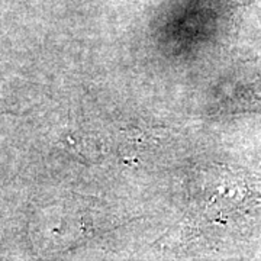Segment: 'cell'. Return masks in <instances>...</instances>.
<instances>
[{"label":"cell","instance_id":"cell-1","mask_svg":"<svg viewBox=\"0 0 261 261\" xmlns=\"http://www.w3.org/2000/svg\"><path fill=\"white\" fill-rule=\"evenodd\" d=\"M235 111L261 115V77L244 86L237 93Z\"/></svg>","mask_w":261,"mask_h":261}]
</instances>
